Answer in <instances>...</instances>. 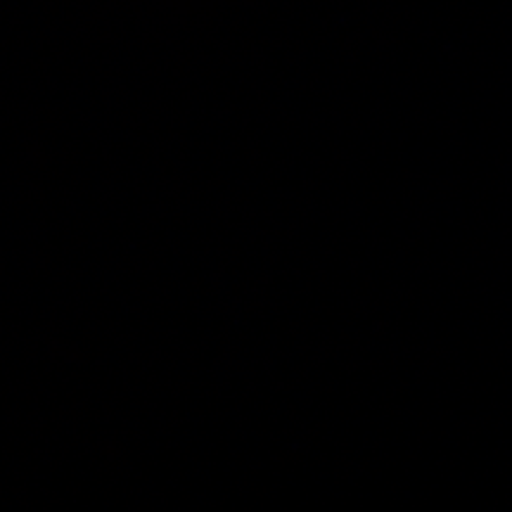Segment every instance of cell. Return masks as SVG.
Wrapping results in <instances>:
<instances>
[]
</instances>
